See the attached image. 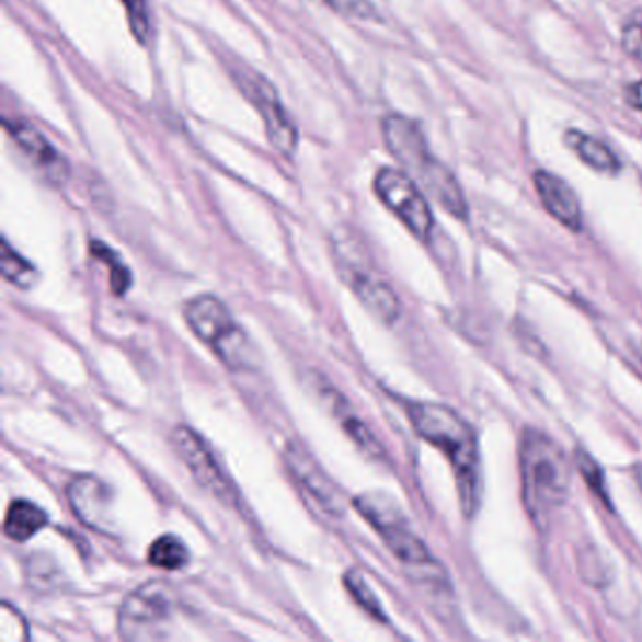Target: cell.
Here are the masks:
<instances>
[{"label": "cell", "instance_id": "cell-1", "mask_svg": "<svg viewBox=\"0 0 642 642\" xmlns=\"http://www.w3.org/2000/svg\"><path fill=\"white\" fill-rule=\"evenodd\" d=\"M408 411L416 434L448 456L463 515L471 518L481 505V458L475 429L455 409L443 403H411Z\"/></svg>", "mask_w": 642, "mask_h": 642}, {"label": "cell", "instance_id": "cell-2", "mask_svg": "<svg viewBox=\"0 0 642 642\" xmlns=\"http://www.w3.org/2000/svg\"><path fill=\"white\" fill-rule=\"evenodd\" d=\"M382 136L390 153L402 164L419 187L424 188L443 209L456 219H468V200L460 183L445 164L437 161L415 121L389 115L382 121Z\"/></svg>", "mask_w": 642, "mask_h": 642}, {"label": "cell", "instance_id": "cell-3", "mask_svg": "<svg viewBox=\"0 0 642 642\" xmlns=\"http://www.w3.org/2000/svg\"><path fill=\"white\" fill-rule=\"evenodd\" d=\"M520 475L531 520L539 526L549 523L568 500L571 486V463L563 448L539 429H526L520 442Z\"/></svg>", "mask_w": 642, "mask_h": 642}, {"label": "cell", "instance_id": "cell-4", "mask_svg": "<svg viewBox=\"0 0 642 642\" xmlns=\"http://www.w3.org/2000/svg\"><path fill=\"white\" fill-rule=\"evenodd\" d=\"M185 321L193 334L198 335L227 368L232 371L256 368V347L217 296L204 295L188 301Z\"/></svg>", "mask_w": 642, "mask_h": 642}, {"label": "cell", "instance_id": "cell-5", "mask_svg": "<svg viewBox=\"0 0 642 642\" xmlns=\"http://www.w3.org/2000/svg\"><path fill=\"white\" fill-rule=\"evenodd\" d=\"M334 262L335 268L342 275L343 283L347 285L358 300L371 311V313L385 322L394 324L400 317V300L395 296L394 288L382 279L379 272L369 264L364 256L355 236L345 230L343 234L334 238Z\"/></svg>", "mask_w": 642, "mask_h": 642}, {"label": "cell", "instance_id": "cell-6", "mask_svg": "<svg viewBox=\"0 0 642 642\" xmlns=\"http://www.w3.org/2000/svg\"><path fill=\"white\" fill-rule=\"evenodd\" d=\"M355 508L360 513L375 531L382 537L390 552L408 569L432 575L439 571V565L429 554L428 547L419 539L411 529L402 511L390 497L382 494H366L356 497Z\"/></svg>", "mask_w": 642, "mask_h": 642}, {"label": "cell", "instance_id": "cell-7", "mask_svg": "<svg viewBox=\"0 0 642 642\" xmlns=\"http://www.w3.org/2000/svg\"><path fill=\"white\" fill-rule=\"evenodd\" d=\"M375 195L419 238L428 240L434 230V215L419 183L395 168H382L375 175Z\"/></svg>", "mask_w": 642, "mask_h": 642}, {"label": "cell", "instance_id": "cell-8", "mask_svg": "<svg viewBox=\"0 0 642 642\" xmlns=\"http://www.w3.org/2000/svg\"><path fill=\"white\" fill-rule=\"evenodd\" d=\"M174 615V596L167 584L148 583L133 592L123 603L119 615V633L128 641L159 639L162 628Z\"/></svg>", "mask_w": 642, "mask_h": 642}, {"label": "cell", "instance_id": "cell-9", "mask_svg": "<svg viewBox=\"0 0 642 642\" xmlns=\"http://www.w3.org/2000/svg\"><path fill=\"white\" fill-rule=\"evenodd\" d=\"M172 445L202 489L208 490L209 494H214L225 505H238L240 495L236 492L234 484L215 460L208 443L204 442L195 429L177 426L172 432Z\"/></svg>", "mask_w": 642, "mask_h": 642}, {"label": "cell", "instance_id": "cell-10", "mask_svg": "<svg viewBox=\"0 0 642 642\" xmlns=\"http://www.w3.org/2000/svg\"><path fill=\"white\" fill-rule=\"evenodd\" d=\"M285 466L300 489L330 516H343L345 500L342 490L337 489L324 469L314 462L313 456L298 443H288L285 448Z\"/></svg>", "mask_w": 642, "mask_h": 642}, {"label": "cell", "instance_id": "cell-11", "mask_svg": "<svg viewBox=\"0 0 642 642\" xmlns=\"http://www.w3.org/2000/svg\"><path fill=\"white\" fill-rule=\"evenodd\" d=\"M4 127L15 141V146L23 151L28 161L33 162L36 170H41L42 174L46 175L47 180L54 181L57 185L67 181L70 175V164L38 128L23 121H4Z\"/></svg>", "mask_w": 642, "mask_h": 642}, {"label": "cell", "instance_id": "cell-12", "mask_svg": "<svg viewBox=\"0 0 642 642\" xmlns=\"http://www.w3.org/2000/svg\"><path fill=\"white\" fill-rule=\"evenodd\" d=\"M253 101L261 110L264 127L268 133L270 144L279 153L290 157L298 148V130L295 123L288 117L285 107L277 99L274 88L266 81L256 78L253 85Z\"/></svg>", "mask_w": 642, "mask_h": 642}, {"label": "cell", "instance_id": "cell-13", "mask_svg": "<svg viewBox=\"0 0 642 642\" xmlns=\"http://www.w3.org/2000/svg\"><path fill=\"white\" fill-rule=\"evenodd\" d=\"M534 185H536L537 195L541 196L542 206L555 221L573 232L583 230L581 202L575 191L569 187L562 177L550 174L547 170H537L534 174Z\"/></svg>", "mask_w": 642, "mask_h": 642}, {"label": "cell", "instance_id": "cell-14", "mask_svg": "<svg viewBox=\"0 0 642 642\" xmlns=\"http://www.w3.org/2000/svg\"><path fill=\"white\" fill-rule=\"evenodd\" d=\"M68 502L81 523L89 528L106 531L112 507V494L104 482L94 477H80L68 486Z\"/></svg>", "mask_w": 642, "mask_h": 642}, {"label": "cell", "instance_id": "cell-15", "mask_svg": "<svg viewBox=\"0 0 642 642\" xmlns=\"http://www.w3.org/2000/svg\"><path fill=\"white\" fill-rule=\"evenodd\" d=\"M314 389L319 392V398H321L322 403L329 408L330 415L334 416L337 424L342 426L343 432L356 443V447L364 450L369 458H375V460H379V458L385 456L381 443L377 442V437L371 434V429L366 426V422L356 415V411L351 408L348 400H345L334 389V385H329V382L317 385L314 382Z\"/></svg>", "mask_w": 642, "mask_h": 642}, {"label": "cell", "instance_id": "cell-16", "mask_svg": "<svg viewBox=\"0 0 642 642\" xmlns=\"http://www.w3.org/2000/svg\"><path fill=\"white\" fill-rule=\"evenodd\" d=\"M46 526V511H42L34 503L18 500L8 508L7 518H4V536L10 541L25 542Z\"/></svg>", "mask_w": 642, "mask_h": 642}, {"label": "cell", "instance_id": "cell-17", "mask_svg": "<svg viewBox=\"0 0 642 642\" xmlns=\"http://www.w3.org/2000/svg\"><path fill=\"white\" fill-rule=\"evenodd\" d=\"M565 141H568L569 148L578 154V159L584 164H588L597 172H607V174L620 172L622 162L616 157V153H612V149L607 148L601 140L584 135L581 130H569L565 135Z\"/></svg>", "mask_w": 642, "mask_h": 642}, {"label": "cell", "instance_id": "cell-18", "mask_svg": "<svg viewBox=\"0 0 642 642\" xmlns=\"http://www.w3.org/2000/svg\"><path fill=\"white\" fill-rule=\"evenodd\" d=\"M148 560L151 565L167 571H177L188 563V549L180 537L162 536L149 547Z\"/></svg>", "mask_w": 642, "mask_h": 642}, {"label": "cell", "instance_id": "cell-19", "mask_svg": "<svg viewBox=\"0 0 642 642\" xmlns=\"http://www.w3.org/2000/svg\"><path fill=\"white\" fill-rule=\"evenodd\" d=\"M0 270H2V277L12 285L27 288L34 283L36 277V270H34L31 262L25 261L21 254L15 253L14 249L10 248L7 240L2 241V261H0Z\"/></svg>", "mask_w": 642, "mask_h": 642}, {"label": "cell", "instance_id": "cell-20", "mask_svg": "<svg viewBox=\"0 0 642 642\" xmlns=\"http://www.w3.org/2000/svg\"><path fill=\"white\" fill-rule=\"evenodd\" d=\"M343 581H345V588L351 592V596L355 597V601L360 605L362 609L369 612L377 620H382V622L387 620L381 603L377 601V597H375L374 592L366 583V578L358 571H348L343 576Z\"/></svg>", "mask_w": 642, "mask_h": 642}, {"label": "cell", "instance_id": "cell-21", "mask_svg": "<svg viewBox=\"0 0 642 642\" xmlns=\"http://www.w3.org/2000/svg\"><path fill=\"white\" fill-rule=\"evenodd\" d=\"M91 251H93L94 256H99L101 261L112 266L110 279H112V290H114L115 295H125L130 285H133V277H130V272L125 268V264L121 262L119 256L104 243H99V241H94L93 245H91Z\"/></svg>", "mask_w": 642, "mask_h": 642}, {"label": "cell", "instance_id": "cell-22", "mask_svg": "<svg viewBox=\"0 0 642 642\" xmlns=\"http://www.w3.org/2000/svg\"><path fill=\"white\" fill-rule=\"evenodd\" d=\"M127 10L128 25L135 38L146 44L149 38V14L146 0H121Z\"/></svg>", "mask_w": 642, "mask_h": 642}, {"label": "cell", "instance_id": "cell-23", "mask_svg": "<svg viewBox=\"0 0 642 642\" xmlns=\"http://www.w3.org/2000/svg\"><path fill=\"white\" fill-rule=\"evenodd\" d=\"M575 462L578 466V471L583 473L584 481L588 482L589 489L594 490L603 502L609 503L607 500V492H605V479H603V471L597 466L596 460L584 452V450H576Z\"/></svg>", "mask_w": 642, "mask_h": 642}, {"label": "cell", "instance_id": "cell-24", "mask_svg": "<svg viewBox=\"0 0 642 642\" xmlns=\"http://www.w3.org/2000/svg\"><path fill=\"white\" fill-rule=\"evenodd\" d=\"M329 7L334 8L337 14L355 18V20H379L377 8L369 0H324Z\"/></svg>", "mask_w": 642, "mask_h": 642}, {"label": "cell", "instance_id": "cell-25", "mask_svg": "<svg viewBox=\"0 0 642 642\" xmlns=\"http://www.w3.org/2000/svg\"><path fill=\"white\" fill-rule=\"evenodd\" d=\"M622 47L629 57L642 60V23L626 25L622 33Z\"/></svg>", "mask_w": 642, "mask_h": 642}, {"label": "cell", "instance_id": "cell-26", "mask_svg": "<svg viewBox=\"0 0 642 642\" xmlns=\"http://www.w3.org/2000/svg\"><path fill=\"white\" fill-rule=\"evenodd\" d=\"M626 102H628L629 106L633 107V110H641L642 112V80L631 83V85L626 89Z\"/></svg>", "mask_w": 642, "mask_h": 642}, {"label": "cell", "instance_id": "cell-27", "mask_svg": "<svg viewBox=\"0 0 642 642\" xmlns=\"http://www.w3.org/2000/svg\"><path fill=\"white\" fill-rule=\"evenodd\" d=\"M635 481L637 486H639V490H641L642 494V463H639V466L635 468Z\"/></svg>", "mask_w": 642, "mask_h": 642}]
</instances>
